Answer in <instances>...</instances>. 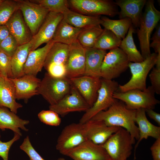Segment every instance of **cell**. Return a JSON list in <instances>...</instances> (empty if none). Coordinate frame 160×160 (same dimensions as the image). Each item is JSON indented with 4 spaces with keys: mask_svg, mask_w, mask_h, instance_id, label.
I'll return each instance as SVG.
<instances>
[{
    "mask_svg": "<svg viewBox=\"0 0 160 160\" xmlns=\"http://www.w3.org/2000/svg\"><path fill=\"white\" fill-rule=\"evenodd\" d=\"M136 110L129 109L123 102L116 99L106 110L102 111L90 120L101 121L109 127L123 128L135 140L139 138V131L135 124Z\"/></svg>",
    "mask_w": 160,
    "mask_h": 160,
    "instance_id": "obj_1",
    "label": "cell"
},
{
    "mask_svg": "<svg viewBox=\"0 0 160 160\" xmlns=\"http://www.w3.org/2000/svg\"><path fill=\"white\" fill-rule=\"evenodd\" d=\"M139 27L135 31L138 39L141 54L145 58L151 53L150 40L151 34L160 19V12L154 6L153 0L147 1Z\"/></svg>",
    "mask_w": 160,
    "mask_h": 160,
    "instance_id": "obj_2",
    "label": "cell"
},
{
    "mask_svg": "<svg viewBox=\"0 0 160 160\" xmlns=\"http://www.w3.org/2000/svg\"><path fill=\"white\" fill-rule=\"evenodd\" d=\"M72 83L66 77H53L46 73L38 88V95H41L50 105L58 103L70 92Z\"/></svg>",
    "mask_w": 160,
    "mask_h": 160,
    "instance_id": "obj_3",
    "label": "cell"
},
{
    "mask_svg": "<svg viewBox=\"0 0 160 160\" xmlns=\"http://www.w3.org/2000/svg\"><path fill=\"white\" fill-rule=\"evenodd\" d=\"M135 142L127 130L120 127L101 145L110 160H127L131 154Z\"/></svg>",
    "mask_w": 160,
    "mask_h": 160,
    "instance_id": "obj_4",
    "label": "cell"
},
{
    "mask_svg": "<svg viewBox=\"0 0 160 160\" xmlns=\"http://www.w3.org/2000/svg\"><path fill=\"white\" fill-rule=\"evenodd\" d=\"M155 93L150 86L144 90L133 89L123 92L116 91L113 94V97L124 102L127 108L130 110L153 109L160 103L155 97Z\"/></svg>",
    "mask_w": 160,
    "mask_h": 160,
    "instance_id": "obj_5",
    "label": "cell"
},
{
    "mask_svg": "<svg viewBox=\"0 0 160 160\" xmlns=\"http://www.w3.org/2000/svg\"><path fill=\"white\" fill-rule=\"evenodd\" d=\"M157 55V53H153L142 62H129L128 68L132 74L131 78L126 84L119 85L118 89L119 92H125L133 89L141 90L145 89L147 88V76L150 71L156 65Z\"/></svg>",
    "mask_w": 160,
    "mask_h": 160,
    "instance_id": "obj_6",
    "label": "cell"
},
{
    "mask_svg": "<svg viewBox=\"0 0 160 160\" xmlns=\"http://www.w3.org/2000/svg\"><path fill=\"white\" fill-rule=\"evenodd\" d=\"M68 2L73 11L87 16L113 17L119 12L115 1L111 0H70Z\"/></svg>",
    "mask_w": 160,
    "mask_h": 160,
    "instance_id": "obj_7",
    "label": "cell"
},
{
    "mask_svg": "<svg viewBox=\"0 0 160 160\" xmlns=\"http://www.w3.org/2000/svg\"><path fill=\"white\" fill-rule=\"evenodd\" d=\"M101 85L98 91L96 100L82 116L79 122L85 123L99 112L107 109L114 102L116 99L113 94L117 91L119 85L114 80L101 79Z\"/></svg>",
    "mask_w": 160,
    "mask_h": 160,
    "instance_id": "obj_8",
    "label": "cell"
},
{
    "mask_svg": "<svg viewBox=\"0 0 160 160\" xmlns=\"http://www.w3.org/2000/svg\"><path fill=\"white\" fill-rule=\"evenodd\" d=\"M89 121L84 123H73L66 126L59 136L56 149L65 155L69 150L88 140Z\"/></svg>",
    "mask_w": 160,
    "mask_h": 160,
    "instance_id": "obj_9",
    "label": "cell"
},
{
    "mask_svg": "<svg viewBox=\"0 0 160 160\" xmlns=\"http://www.w3.org/2000/svg\"><path fill=\"white\" fill-rule=\"evenodd\" d=\"M129 62L126 54L120 48L110 50L102 63L101 78L112 80L118 77L128 68Z\"/></svg>",
    "mask_w": 160,
    "mask_h": 160,
    "instance_id": "obj_10",
    "label": "cell"
},
{
    "mask_svg": "<svg viewBox=\"0 0 160 160\" xmlns=\"http://www.w3.org/2000/svg\"><path fill=\"white\" fill-rule=\"evenodd\" d=\"M18 9L33 36L37 32L49 12V10L30 0H16Z\"/></svg>",
    "mask_w": 160,
    "mask_h": 160,
    "instance_id": "obj_11",
    "label": "cell"
},
{
    "mask_svg": "<svg viewBox=\"0 0 160 160\" xmlns=\"http://www.w3.org/2000/svg\"><path fill=\"white\" fill-rule=\"evenodd\" d=\"M90 107L76 88L72 84L70 93L57 103L49 105V110L63 116L70 112H85Z\"/></svg>",
    "mask_w": 160,
    "mask_h": 160,
    "instance_id": "obj_12",
    "label": "cell"
},
{
    "mask_svg": "<svg viewBox=\"0 0 160 160\" xmlns=\"http://www.w3.org/2000/svg\"><path fill=\"white\" fill-rule=\"evenodd\" d=\"M74 160H110L101 145L87 140L68 151L65 155Z\"/></svg>",
    "mask_w": 160,
    "mask_h": 160,
    "instance_id": "obj_13",
    "label": "cell"
},
{
    "mask_svg": "<svg viewBox=\"0 0 160 160\" xmlns=\"http://www.w3.org/2000/svg\"><path fill=\"white\" fill-rule=\"evenodd\" d=\"M69 46L66 77L71 79L82 76L85 72L86 49L77 40Z\"/></svg>",
    "mask_w": 160,
    "mask_h": 160,
    "instance_id": "obj_14",
    "label": "cell"
},
{
    "mask_svg": "<svg viewBox=\"0 0 160 160\" xmlns=\"http://www.w3.org/2000/svg\"><path fill=\"white\" fill-rule=\"evenodd\" d=\"M63 17L61 13L49 12L37 33L33 36L31 51L37 49L44 43H48L52 39L57 25Z\"/></svg>",
    "mask_w": 160,
    "mask_h": 160,
    "instance_id": "obj_15",
    "label": "cell"
},
{
    "mask_svg": "<svg viewBox=\"0 0 160 160\" xmlns=\"http://www.w3.org/2000/svg\"><path fill=\"white\" fill-rule=\"evenodd\" d=\"M70 79L90 107H91L96 100L101 86L100 78L83 75Z\"/></svg>",
    "mask_w": 160,
    "mask_h": 160,
    "instance_id": "obj_16",
    "label": "cell"
},
{
    "mask_svg": "<svg viewBox=\"0 0 160 160\" xmlns=\"http://www.w3.org/2000/svg\"><path fill=\"white\" fill-rule=\"evenodd\" d=\"M69 46L54 42L47 55L44 67L47 71L52 70L66 71Z\"/></svg>",
    "mask_w": 160,
    "mask_h": 160,
    "instance_id": "obj_17",
    "label": "cell"
},
{
    "mask_svg": "<svg viewBox=\"0 0 160 160\" xmlns=\"http://www.w3.org/2000/svg\"><path fill=\"white\" fill-rule=\"evenodd\" d=\"M5 25L10 34L16 40L19 46L27 43L31 40L33 36L19 9L14 13Z\"/></svg>",
    "mask_w": 160,
    "mask_h": 160,
    "instance_id": "obj_18",
    "label": "cell"
},
{
    "mask_svg": "<svg viewBox=\"0 0 160 160\" xmlns=\"http://www.w3.org/2000/svg\"><path fill=\"white\" fill-rule=\"evenodd\" d=\"M10 79L15 87L16 99L27 102L33 96L38 95V88L41 80L36 76L25 74L20 77Z\"/></svg>",
    "mask_w": 160,
    "mask_h": 160,
    "instance_id": "obj_19",
    "label": "cell"
},
{
    "mask_svg": "<svg viewBox=\"0 0 160 160\" xmlns=\"http://www.w3.org/2000/svg\"><path fill=\"white\" fill-rule=\"evenodd\" d=\"M146 0H116L115 2L120 10L118 15L120 19L128 18L134 28H138Z\"/></svg>",
    "mask_w": 160,
    "mask_h": 160,
    "instance_id": "obj_20",
    "label": "cell"
},
{
    "mask_svg": "<svg viewBox=\"0 0 160 160\" xmlns=\"http://www.w3.org/2000/svg\"><path fill=\"white\" fill-rule=\"evenodd\" d=\"M54 42L52 39L44 47L30 52L23 67L24 75L36 76L41 71L47 54Z\"/></svg>",
    "mask_w": 160,
    "mask_h": 160,
    "instance_id": "obj_21",
    "label": "cell"
},
{
    "mask_svg": "<svg viewBox=\"0 0 160 160\" xmlns=\"http://www.w3.org/2000/svg\"><path fill=\"white\" fill-rule=\"evenodd\" d=\"M16 100L14 83L10 78L0 73V106L6 107L16 114L18 110L23 105Z\"/></svg>",
    "mask_w": 160,
    "mask_h": 160,
    "instance_id": "obj_22",
    "label": "cell"
},
{
    "mask_svg": "<svg viewBox=\"0 0 160 160\" xmlns=\"http://www.w3.org/2000/svg\"><path fill=\"white\" fill-rule=\"evenodd\" d=\"M120 127L108 126L103 121L90 120L87 132V139L95 144H102Z\"/></svg>",
    "mask_w": 160,
    "mask_h": 160,
    "instance_id": "obj_23",
    "label": "cell"
},
{
    "mask_svg": "<svg viewBox=\"0 0 160 160\" xmlns=\"http://www.w3.org/2000/svg\"><path fill=\"white\" fill-rule=\"evenodd\" d=\"M29 123V121L20 118L8 108L0 106V129L2 130L9 129L21 136L20 129L28 131L25 126Z\"/></svg>",
    "mask_w": 160,
    "mask_h": 160,
    "instance_id": "obj_24",
    "label": "cell"
},
{
    "mask_svg": "<svg viewBox=\"0 0 160 160\" xmlns=\"http://www.w3.org/2000/svg\"><path fill=\"white\" fill-rule=\"evenodd\" d=\"M135 123L138 125L139 138L135 147V152L140 142L149 137L156 139L160 138V127L156 126L149 121L147 118L145 109L136 110Z\"/></svg>",
    "mask_w": 160,
    "mask_h": 160,
    "instance_id": "obj_25",
    "label": "cell"
},
{
    "mask_svg": "<svg viewBox=\"0 0 160 160\" xmlns=\"http://www.w3.org/2000/svg\"><path fill=\"white\" fill-rule=\"evenodd\" d=\"M106 51L94 48L86 49L84 75L101 78L100 71Z\"/></svg>",
    "mask_w": 160,
    "mask_h": 160,
    "instance_id": "obj_26",
    "label": "cell"
},
{
    "mask_svg": "<svg viewBox=\"0 0 160 160\" xmlns=\"http://www.w3.org/2000/svg\"><path fill=\"white\" fill-rule=\"evenodd\" d=\"M82 29L72 26L63 19L57 25L52 39L55 42L69 45L77 40Z\"/></svg>",
    "mask_w": 160,
    "mask_h": 160,
    "instance_id": "obj_27",
    "label": "cell"
},
{
    "mask_svg": "<svg viewBox=\"0 0 160 160\" xmlns=\"http://www.w3.org/2000/svg\"><path fill=\"white\" fill-rule=\"evenodd\" d=\"M33 44L32 40L28 43L19 46L11 57V67L13 78L24 75L23 67Z\"/></svg>",
    "mask_w": 160,
    "mask_h": 160,
    "instance_id": "obj_28",
    "label": "cell"
},
{
    "mask_svg": "<svg viewBox=\"0 0 160 160\" xmlns=\"http://www.w3.org/2000/svg\"><path fill=\"white\" fill-rule=\"evenodd\" d=\"M63 19L72 26L83 29L92 26L100 25L101 16H91L82 15L71 9L63 14Z\"/></svg>",
    "mask_w": 160,
    "mask_h": 160,
    "instance_id": "obj_29",
    "label": "cell"
},
{
    "mask_svg": "<svg viewBox=\"0 0 160 160\" xmlns=\"http://www.w3.org/2000/svg\"><path fill=\"white\" fill-rule=\"evenodd\" d=\"M135 30L132 25L130 27L127 36L122 40L119 47L126 54L130 62H140L145 59L137 50L133 38V33Z\"/></svg>",
    "mask_w": 160,
    "mask_h": 160,
    "instance_id": "obj_30",
    "label": "cell"
},
{
    "mask_svg": "<svg viewBox=\"0 0 160 160\" xmlns=\"http://www.w3.org/2000/svg\"><path fill=\"white\" fill-rule=\"evenodd\" d=\"M101 18L102 21L100 25L104 28L111 31L121 40L125 37L130 27L132 25L131 19L128 18L115 20L106 16H102Z\"/></svg>",
    "mask_w": 160,
    "mask_h": 160,
    "instance_id": "obj_31",
    "label": "cell"
},
{
    "mask_svg": "<svg viewBox=\"0 0 160 160\" xmlns=\"http://www.w3.org/2000/svg\"><path fill=\"white\" fill-rule=\"evenodd\" d=\"M103 30L100 25L83 29L79 34L77 40L86 49L93 48L96 40Z\"/></svg>",
    "mask_w": 160,
    "mask_h": 160,
    "instance_id": "obj_32",
    "label": "cell"
},
{
    "mask_svg": "<svg viewBox=\"0 0 160 160\" xmlns=\"http://www.w3.org/2000/svg\"><path fill=\"white\" fill-rule=\"evenodd\" d=\"M122 40L111 31L104 28L93 48L105 50L119 47Z\"/></svg>",
    "mask_w": 160,
    "mask_h": 160,
    "instance_id": "obj_33",
    "label": "cell"
},
{
    "mask_svg": "<svg viewBox=\"0 0 160 160\" xmlns=\"http://www.w3.org/2000/svg\"><path fill=\"white\" fill-rule=\"evenodd\" d=\"M30 1L40 4L49 12L63 15L70 9L68 1L67 0H33Z\"/></svg>",
    "mask_w": 160,
    "mask_h": 160,
    "instance_id": "obj_34",
    "label": "cell"
},
{
    "mask_svg": "<svg viewBox=\"0 0 160 160\" xmlns=\"http://www.w3.org/2000/svg\"><path fill=\"white\" fill-rule=\"evenodd\" d=\"M18 9L16 0H4L0 5V25H5Z\"/></svg>",
    "mask_w": 160,
    "mask_h": 160,
    "instance_id": "obj_35",
    "label": "cell"
},
{
    "mask_svg": "<svg viewBox=\"0 0 160 160\" xmlns=\"http://www.w3.org/2000/svg\"><path fill=\"white\" fill-rule=\"evenodd\" d=\"M38 116L41 122L50 126H57L61 122L59 114L49 109L41 111L38 113Z\"/></svg>",
    "mask_w": 160,
    "mask_h": 160,
    "instance_id": "obj_36",
    "label": "cell"
},
{
    "mask_svg": "<svg viewBox=\"0 0 160 160\" xmlns=\"http://www.w3.org/2000/svg\"><path fill=\"white\" fill-rule=\"evenodd\" d=\"M18 47L16 39L10 34L0 43V51L11 57Z\"/></svg>",
    "mask_w": 160,
    "mask_h": 160,
    "instance_id": "obj_37",
    "label": "cell"
},
{
    "mask_svg": "<svg viewBox=\"0 0 160 160\" xmlns=\"http://www.w3.org/2000/svg\"><path fill=\"white\" fill-rule=\"evenodd\" d=\"M11 57L0 51V73L4 76L12 78Z\"/></svg>",
    "mask_w": 160,
    "mask_h": 160,
    "instance_id": "obj_38",
    "label": "cell"
},
{
    "mask_svg": "<svg viewBox=\"0 0 160 160\" xmlns=\"http://www.w3.org/2000/svg\"><path fill=\"white\" fill-rule=\"evenodd\" d=\"M20 148L26 153L31 160H45L34 148L28 136L24 138Z\"/></svg>",
    "mask_w": 160,
    "mask_h": 160,
    "instance_id": "obj_39",
    "label": "cell"
},
{
    "mask_svg": "<svg viewBox=\"0 0 160 160\" xmlns=\"http://www.w3.org/2000/svg\"><path fill=\"white\" fill-rule=\"evenodd\" d=\"M21 136L17 134L14 133L13 138L7 142H2L0 139V156L3 160H8L9 151L11 147Z\"/></svg>",
    "mask_w": 160,
    "mask_h": 160,
    "instance_id": "obj_40",
    "label": "cell"
},
{
    "mask_svg": "<svg viewBox=\"0 0 160 160\" xmlns=\"http://www.w3.org/2000/svg\"><path fill=\"white\" fill-rule=\"evenodd\" d=\"M149 75L151 85L155 93L160 94V68L153 67Z\"/></svg>",
    "mask_w": 160,
    "mask_h": 160,
    "instance_id": "obj_41",
    "label": "cell"
},
{
    "mask_svg": "<svg viewBox=\"0 0 160 160\" xmlns=\"http://www.w3.org/2000/svg\"><path fill=\"white\" fill-rule=\"evenodd\" d=\"M150 150L153 160H160V138L156 139Z\"/></svg>",
    "mask_w": 160,
    "mask_h": 160,
    "instance_id": "obj_42",
    "label": "cell"
},
{
    "mask_svg": "<svg viewBox=\"0 0 160 160\" xmlns=\"http://www.w3.org/2000/svg\"><path fill=\"white\" fill-rule=\"evenodd\" d=\"M145 112L148 116L156 122L159 125H160V114L154 111L152 109L145 110Z\"/></svg>",
    "mask_w": 160,
    "mask_h": 160,
    "instance_id": "obj_43",
    "label": "cell"
},
{
    "mask_svg": "<svg viewBox=\"0 0 160 160\" xmlns=\"http://www.w3.org/2000/svg\"><path fill=\"white\" fill-rule=\"evenodd\" d=\"M155 33L150 40L152 41L151 43L153 44H160V25H158L156 27Z\"/></svg>",
    "mask_w": 160,
    "mask_h": 160,
    "instance_id": "obj_44",
    "label": "cell"
},
{
    "mask_svg": "<svg viewBox=\"0 0 160 160\" xmlns=\"http://www.w3.org/2000/svg\"><path fill=\"white\" fill-rule=\"evenodd\" d=\"M10 34L9 31L5 25H0V43Z\"/></svg>",
    "mask_w": 160,
    "mask_h": 160,
    "instance_id": "obj_45",
    "label": "cell"
},
{
    "mask_svg": "<svg viewBox=\"0 0 160 160\" xmlns=\"http://www.w3.org/2000/svg\"><path fill=\"white\" fill-rule=\"evenodd\" d=\"M57 160H66L65 159L63 158H59Z\"/></svg>",
    "mask_w": 160,
    "mask_h": 160,
    "instance_id": "obj_46",
    "label": "cell"
},
{
    "mask_svg": "<svg viewBox=\"0 0 160 160\" xmlns=\"http://www.w3.org/2000/svg\"><path fill=\"white\" fill-rule=\"evenodd\" d=\"M4 0H0V5L2 4Z\"/></svg>",
    "mask_w": 160,
    "mask_h": 160,
    "instance_id": "obj_47",
    "label": "cell"
},
{
    "mask_svg": "<svg viewBox=\"0 0 160 160\" xmlns=\"http://www.w3.org/2000/svg\"><path fill=\"white\" fill-rule=\"evenodd\" d=\"M29 160H31L30 159Z\"/></svg>",
    "mask_w": 160,
    "mask_h": 160,
    "instance_id": "obj_48",
    "label": "cell"
}]
</instances>
